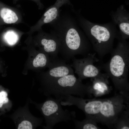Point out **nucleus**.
<instances>
[{"label":"nucleus","mask_w":129,"mask_h":129,"mask_svg":"<svg viewBox=\"0 0 129 129\" xmlns=\"http://www.w3.org/2000/svg\"><path fill=\"white\" fill-rule=\"evenodd\" d=\"M41 45L45 52L51 59L57 57L60 46L58 38L53 33L47 34L40 41Z\"/></svg>","instance_id":"10"},{"label":"nucleus","mask_w":129,"mask_h":129,"mask_svg":"<svg viewBox=\"0 0 129 129\" xmlns=\"http://www.w3.org/2000/svg\"><path fill=\"white\" fill-rule=\"evenodd\" d=\"M113 128L129 129V108L124 111L119 116L114 125Z\"/></svg>","instance_id":"12"},{"label":"nucleus","mask_w":129,"mask_h":129,"mask_svg":"<svg viewBox=\"0 0 129 129\" xmlns=\"http://www.w3.org/2000/svg\"><path fill=\"white\" fill-rule=\"evenodd\" d=\"M73 121L75 125V128L81 129H101L97 126V122L89 118H86L83 120L80 121L77 120L76 118Z\"/></svg>","instance_id":"13"},{"label":"nucleus","mask_w":129,"mask_h":129,"mask_svg":"<svg viewBox=\"0 0 129 129\" xmlns=\"http://www.w3.org/2000/svg\"><path fill=\"white\" fill-rule=\"evenodd\" d=\"M103 100V99H86L71 96L67 102L68 106L75 105L81 110L85 113L86 118L97 123Z\"/></svg>","instance_id":"7"},{"label":"nucleus","mask_w":129,"mask_h":129,"mask_svg":"<svg viewBox=\"0 0 129 129\" xmlns=\"http://www.w3.org/2000/svg\"><path fill=\"white\" fill-rule=\"evenodd\" d=\"M46 95L60 100L68 95L83 98L88 95V87L74 74H70L47 82Z\"/></svg>","instance_id":"3"},{"label":"nucleus","mask_w":129,"mask_h":129,"mask_svg":"<svg viewBox=\"0 0 129 129\" xmlns=\"http://www.w3.org/2000/svg\"><path fill=\"white\" fill-rule=\"evenodd\" d=\"M96 53H90L84 58L77 59L74 57L71 66L75 70L78 78L82 80L96 76L101 72L102 63L96 56Z\"/></svg>","instance_id":"6"},{"label":"nucleus","mask_w":129,"mask_h":129,"mask_svg":"<svg viewBox=\"0 0 129 129\" xmlns=\"http://www.w3.org/2000/svg\"><path fill=\"white\" fill-rule=\"evenodd\" d=\"M129 94L119 92L112 97L103 99L97 123L113 128L119 116L129 108Z\"/></svg>","instance_id":"4"},{"label":"nucleus","mask_w":129,"mask_h":129,"mask_svg":"<svg viewBox=\"0 0 129 129\" xmlns=\"http://www.w3.org/2000/svg\"><path fill=\"white\" fill-rule=\"evenodd\" d=\"M0 14L4 22L6 23H15L18 19V16L15 12L7 8H2L0 11Z\"/></svg>","instance_id":"14"},{"label":"nucleus","mask_w":129,"mask_h":129,"mask_svg":"<svg viewBox=\"0 0 129 129\" xmlns=\"http://www.w3.org/2000/svg\"><path fill=\"white\" fill-rule=\"evenodd\" d=\"M59 7L57 5L53 6L48 9L44 13L40 22L37 28H39L44 24L51 23L55 20L58 18L59 13Z\"/></svg>","instance_id":"11"},{"label":"nucleus","mask_w":129,"mask_h":129,"mask_svg":"<svg viewBox=\"0 0 129 129\" xmlns=\"http://www.w3.org/2000/svg\"><path fill=\"white\" fill-rule=\"evenodd\" d=\"M7 92L4 91L0 92V108L2 107L3 105L7 103L9 99L7 97Z\"/></svg>","instance_id":"17"},{"label":"nucleus","mask_w":129,"mask_h":129,"mask_svg":"<svg viewBox=\"0 0 129 129\" xmlns=\"http://www.w3.org/2000/svg\"><path fill=\"white\" fill-rule=\"evenodd\" d=\"M60 101L50 97L40 106V109L46 119V128L53 129L57 124L62 122L73 120L76 118L75 113L64 110Z\"/></svg>","instance_id":"5"},{"label":"nucleus","mask_w":129,"mask_h":129,"mask_svg":"<svg viewBox=\"0 0 129 129\" xmlns=\"http://www.w3.org/2000/svg\"><path fill=\"white\" fill-rule=\"evenodd\" d=\"M56 23L55 30L51 32L60 42L59 52L63 60L68 61L76 55L86 56L90 48L86 45L78 31L73 27L71 19L66 18Z\"/></svg>","instance_id":"1"},{"label":"nucleus","mask_w":129,"mask_h":129,"mask_svg":"<svg viewBox=\"0 0 129 129\" xmlns=\"http://www.w3.org/2000/svg\"><path fill=\"white\" fill-rule=\"evenodd\" d=\"M4 38L7 43L12 45L15 44L17 42L18 39V36L15 32L10 30L5 33Z\"/></svg>","instance_id":"15"},{"label":"nucleus","mask_w":129,"mask_h":129,"mask_svg":"<svg viewBox=\"0 0 129 129\" xmlns=\"http://www.w3.org/2000/svg\"><path fill=\"white\" fill-rule=\"evenodd\" d=\"M119 27L120 30L123 32L127 35H129V23L125 22L122 23L120 24Z\"/></svg>","instance_id":"18"},{"label":"nucleus","mask_w":129,"mask_h":129,"mask_svg":"<svg viewBox=\"0 0 129 129\" xmlns=\"http://www.w3.org/2000/svg\"><path fill=\"white\" fill-rule=\"evenodd\" d=\"M109 78L106 73L101 72L96 76L91 78L90 82L86 84L88 96L93 95L95 97H98L108 94L112 88L110 85Z\"/></svg>","instance_id":"8"},{"label":"nucleus","mask_w":129,"mask_h":129,"mask_svg":"<svg viewBox=\"0 0 129 129\" xmlns=\"http://www.w3.org/2000/svg\"><path fill=\"white\" fill-rule=\"evenodd\" d=\"M33 128L32 123L29 121L25 120L22 121L18 125V129H32Z\"/></svg>","instance_id":"16"},{"label":"nucleus","mask_w":129,"mask_h":129,"mask_svg":"<svg viewBox=\"0 0 129 129\" xmlns=\"http://www.w3.org/2000/svg\"><path fill=\"white\" fill-rule=\"evenodd\" d=\"M110 53L111 57L109 61L102 64V69L111 78L116 90L129 94V48L120 44Z\"/></svg>","instance_id":"2"},{"label":"nucleus","mask_w":129,"mask_h":129,"mask_svg":"<svg viewBox=\"0 0 129 129\" xmlns=\"http://www.w3.org/2000/svg\"><path fill=\"white\" fill-rule=\"evenodd\" d=\"M48 66L49 70L45 75L47 82L68 75L74 74L71 66L67 64L63 59L57 57L51 59Z\"/></svg>","instance_id":"9"}]
</instances>
